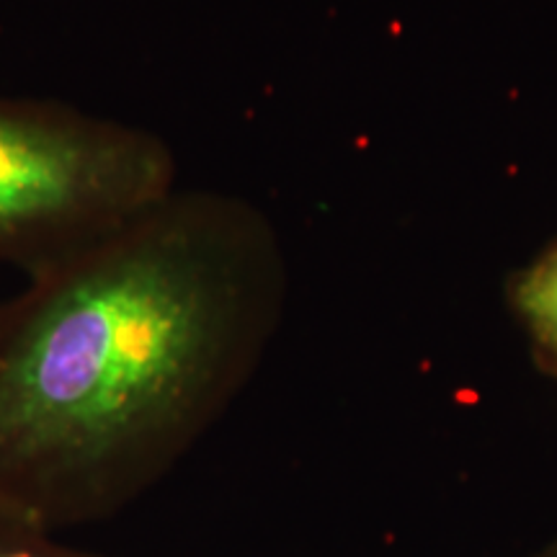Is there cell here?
<instances>
[{"mask_svg": "<svg viewBox=\"0 0 557 557\" xmlns=\"http://www.w3.org/2000/svg\"><path fill=\"white\" fill-rule=\"evenodd\" d=\"M511 302L540 367L557 377V243L521 271Z\"/></svg>", "mask_w": 557, "mask_h": 557, "instance_id": "cell-3", "label": "cell"}, {"mask_svg": "<svg viewBox=\"0 0 557 557\" xmlns=\"http://www.w3.org/2000/svg\"><path fill=\"white\" fill-rule=\"evenodd\" d=\"M274 225L173 189L0 302V508L65 529L143 500L227 413L287 302Z\"/></svg>", "mask_w": 557, "mask_h": 557, "instance_id": "cell-1", "label": "cell"}, {"mask_svg": "<svg viewBox=\"0 0 557 557\" xmlns=\"http://www.w3.org/2000/svg\"><path fill=\"white\" fill-rule=\"evenodd\" d=\"M173 189L176 156L156 132L0 94V263L37 274Z\"/></svg>", "mask_w": 557, "mask_h": 557, "instance_id": "cell-2", "label": "cell"}, {"mask_svg": "<svg viewBox=\"0 0 557 557\" xmlns=\"http://www.w3.org/2000/svg\"><path fill=\"white\" fill-rule=\"evenodd\" d=\"M0 557H109L67 545L60 532L0 508Z\"/></svg>", "mask_w": 557, "mask_h": 557, "instance_id": "cell-4", "label": "cell"}, {"mask_svg": "<svg viewBox=\"0 0 557 557\" xmlns=\"http://www.w3.org/2000/svg\"><path fill=\"white\" fill-rule=\"evenodd\" d=\"M521 557H557V540L547 542L545 547L534 549V553H527V555H521Z\"/></svg>", "mask_w": 557, "mask_h": 557, "instance_id": "cell-5", "label": "cell"}]
</instances>
